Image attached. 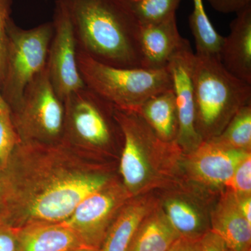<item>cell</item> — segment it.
Returning a JSON list of instances; mask_svg holds the SVG:
<instances>
[{"label": "cell", "mask_w": 251, "mask_h": 251, "mask_svg": "<svg viewBox=\"0 0 251 251\" xmlns=\"http://www.w3.org/2000/svg\"><path fill=\"white\" fill-rule=\"evenodd\" d=\"M87 154L64 140L20 142L0 171L4 195L0 221L18 229L66 221L81 201L112 179Z\"/></svg>", "instance_id": "1"}, {"label": "cell", "mask_w": 251, "mask_h": 251, "mask_svg": "<svg viewBox=\"0 0 251 251\" xmlns=\"http://www.w3.org/2000/svg\"><path fill=\"white\" fill-rule=\"evenodd\" d=\"M67 11L77 52L105 65L143 68L141 25L131 0H57Z\"/></svg>", "instance_id": "2"}, {"label": "cell", "mask_w": 251, "mask_h": 251, "mask_svg": "<svg viewBox=\"0 0 251 251\" xmlns=\"http://www.w3.org/2000/svg\"><path fill=\"white\" fill-rule=\"evenodd\" d=\"M196 128L202 141L219 135L238 110L251 102V85L229 74L215 56L195 54Z\"/></svg>", "instance_id": "3"}, {"label": "cell", "mask_w": 251, "mask_h": 251, "mask_svg": "<svg viewBox=\"0 0 251 251\" xmlns=\"http://www.w3.org/2000/svg\"><path fill=\"white\" fill-rule=\"evenodd\" d=\"M123 135L120 173L130 196H138L159 184L168 169L163 155L181 151L176 143L160 139L139 114L114 107Z\"/></svg>", "instance_id": "4"}, {"label": "cell", "mask_w": 251, "mask_h": 251, "mask_svg": "<svg viewBox=\"0 0 251 251\" xmlns=\"http://www.w3.org/2000/svg\"><path fill=\"white\" fill-rule=\"evenodd\" d=\"M77 64L86 87L123 110L135 111L150 97L173 87L168 68L149 70L110 67L78 52Z\"/></svg>", "instance_id": "5"}, {"label": "cell", "mask_w": 251, "mask_h": 251, "mask_svg": "<svg viewBox=\"0 0 251 251\" xmlns=\"http://www.w3.org/2000/svg\"><path fill=\"white\" fill-rule=\"evenodd\" d=\"M53 32L52 22L25 29L10 19L4 75L0 85L1 97L10 112L18 106L31 81L46 69Z\"/></svg>", "instance_id": "6"}, {"label": "cell", "mask_w": 251, "mask_h": 251, "mask_svg": "<svg viewBox=\"0 0 251 251\" xmlns=\"http://www.w3.org/2000/svg\"><path fill=\"white\" fill-rule=\"evenodd\" d=\"M10 113L21 142L56 143L64 138L65 106L51 84L47 69L31 81Z\"/></svg>", "instance_id": "7"}, {"label": "cell", "mask_w": 251, "mask_h": 251, "mask_svg": "<svg viewBox=\"0 0 251 251\" xmlns=\"http://www.w3.org/2000/svg\"><path fill=\"white\" fill-rule=\"evenodd\" d=\"M65 122L63 140L85 150L111 146L123 137L115 117L114 106L87 87L64 100Z\"/></svg>", "instance_id": "8"}, {"label": "cell", "mask_w": 251, "mask_h": 251, "mask_svg": "<svg viewBox=\"0 0 251 251\" xmlns=\"http://www.w3.org/2000/svg\"><path fill=\"white\" fill-rule=\"evenodd\" d=\"M131 198L123 184L111 179L81 201L63 223L85 247L99 249L114 220Z\"/></svg>", "instance_id": "9"}, {"label": "cell", "mask_w": 251, "mask_h": 251, "mask_svg": "<svg viewBox=\"0 0 251 251\" xmlns=\"http://www.w3.org/2000/svg\"><path fill=\"white\" fill-rule=\"evenodd\" d=\"M54 32L48 54V74L57 96L64 101L75 91L85 87L77 64V46L67 11L56 1Z\"/></svg>", "instance_id": "10"}, {"label": "cell", "mask_w": 251, "mask_h": 251, "mask_svg": "<svg viewBox=\"0 0 251 251\" xmlns=\"http://www.w3.org/2000/svg\"><path fill=\"white\" fill-rule=\"evenodd\" d=\"M195 53L186 39L173 54L168 64L177 110L179 132L176 143L181 151L189 153L202 143L196 128L193 67Z\"/></svg>", "instance_id": "11"}, {"label": "cell", "mask_w": 251, "mask_h": 251, "mask_svg": "<svg viewBox=\"0 0 251 251\" xmlns=\"http://www.w3.org/2000/svg\"><path fill=\"white\" fill-rule=\"evenodd\" d=\"M251 151L226 146L210 139L188 153L186 169L193 179L209 186L227 184L238 165Z\"/></svg>", "instance_id": "12"}, {"label": "cell", "mask_w": 251, "mask_h": 251, "mask_svg": "<svg viewBox=\"0 0 251 251\" xmlns=\"http://www.w3.org/2000/svg\"><path fill=\"white\" fill-rule=\"evenodd\" d=\"M229 29L220 59L229 74L251 85V5L237 13Z\"/></svg>", "instance_id": "13"}, {"label": "cell", "mask_w": 251, "mask_h": 251, "mask_svg": "<svg viewBox=\"0 0 251 251\" xmlns=\"http://www.w3.org/2000/svg\"><path fill=\"white\" fill-rule=\"evenodd\" d=\"M143 69L161 70L168 68L173 54L186 39L180 35L176 15L156 24L141 25Z\"/></svg>", "instance_id": "14"}, {"label": "cell", "mask_w": 251, "mask_h": 251, "mask_svg": "<svg viewBox=\"0 0 251 251\" xmlns=\"http://www.w3.org/2000/svg\"><path fill=\"white\" fill-rule=\"evenodd\" d=\"M211 230L233 251H251V224L239 207L234 193L227 190L209 215Z\"/></svg>", "instance_id": "15"}, {"label": "cell", "mask_w": 251, "mask_h": 251, "mask_svg": "<svg viewBox=\"0 0 251 251\" xmlns=\"http://www.w3.org/2000/svg\"><path fill=\"white\" fill-rule=\"evenodd\" d=\"M18 251H71L85 247L64 223L29 225L16 229Z\"/></svg>", "instance_id": "16"}, {"label": "cell", "mask_w": 251, "mask_h": 251, "mask_svg": "<svg viewBox=\"0 0 251 251\" xmlns=\"http://www.w3.org/2000/svg\"><path fill=\"white\" fill-rule=\"evenodd\" d=\"M156 206L151 198L130 199L109 227L99 251H128L140 223Z\"/></svg>", "instance_id": "17"}, {"label": "cell", "mask_w": 251, "mask_h": 251, "mask_svg": "<svg viewBox=\"0 0 251 251\" xmlns=\"http://www.w3.org/2000/svg\"><path fill=\"white\" fill-rule=\"evenodd\" d=\"M134 112L143 117L160 139L176 143L179 122L173 87L150 97Z\"/></svg>", "instance_id": "18"}, {"label": "cell", "mask_w": 251, "mask_h": 251, "mask_svg": "<svg viewBox=\"0 0 251 251\" xmlns=\"http://www.w3.org/2000/svg\"><path fill=\"white\" fill-rule=\"evenodd\" d=\"M179 237L161 206H156L140 223L128 251H168Z\"/></svg>", "instance_id": "19"}, {"label": "cell", "mask_w": 251, "mask_h": 251, "mask_svg": "<svg viewBox=\"0 0 251 251\" xmlns=\"http://www.w3.org/2000/svg\"><path fill=\"white\" fill-rule=\"evenodd\" d=\"M162 209L180 237L201 239L211 229L209 217L190 198L171 196Z\"/></svg>", "instance_id": "20"}, {"label": "cell", "mask_w": 251, "mask_h": 251, "mask_svg": "<svg viewBox=\"0 0 251 251\" xmlns=\"http://www.w3.org/2000/svg\"><path fill=\"white\" fill-rule=\"evenodd\" d=\"M193 9L188 21L196 41L195 54L220 57L224 37L213 27L206 14L202 0H193Z\"/></svg>", "instance_id": "21"}, {"label": "cell", "mask_w": 251, "mask_h": 251, "mask_svg": "<svg viewBox=\"0 0 251 251\" xmlns=\"http://www.w3.org/2000/svg\"><path fill=\"white\" fill-rule=\"evenodd\" d=\"M211 139L229 148L251 151V103L239 109L221 133Z\"/></svg>", "instance_id": "22"}, {"label": "cell", "mask_w": 251, "mask_h": 251, "mask_svg": "<svg viewBox=\"0 0 251 251\" xmlns=\"http://www.w3.org/2000/svg\"><path fill=\"white\" fill-rule=\"evenodd\" d=\"M181 0H131L140 25L156 24L176 15Z\"/></svg>", "instance_id": "23"}, {"label": "cell", "mask_w": 251, "mask_h": 251, "mask_svg": "<svg viewBox=\"0 0 251 251\" xmlns=\"http://www.w3.org/2000/svg\"><path fill=\"white\" fill-rule=\"evenodd\" d=\"M21 142L12 120L11 113L0 112V171L7 163L16 145Z\"/></svg>", "instance_id": "24"}, {"label": "cell", "mask_w": 251, "mask_h": 251, "mask_svg": "<svg viewBox=\"0 0 251 251\" xmlns=\"http://www.w3.org/2000/svg\"><path fill=\"white\" fill-rule=\"evenodd\" d=\"M251 155H249L238 165L231 179L226 184L229 191L236 194L251 195Z\"/></svg>", "instance_id": "25"}, {"label": "cell", "mask_w": 251, "mask_h": 251, "mask_svg": "<svg viewBox=\"0 0 251 251\" xmlns=\"http://www.w3.org/2000/svg\"><path fill=\"white\" fill-rule=\"evenodd\" d=\"M12 0H0V85L4 78L6 64L7 26L11 19Z\"/></svg>", "instance_id": "26"}, {"label": "cell", "mask_w": 251, "mask_h": 251, "mask_svg": "<svg viewBox=\"0 0 251 251\" xmlns=\"http://www.w3.org/2000/svg\"><path fill=\"white\" fill-rule=\"evenodd\" d=\"M211 7L222 14H237L251 5V0H206Z\"/></svg>", "instance_id": "27"}, {"label": "cell", "mask_w": 251, "mask_h": 251, "mask_svg": "<svg viewBox=\"0 0 251 251\" xmlns=\"http://www.w3.org/2000/svg\"><path fill=\"white\" fill-rule=\"evenodd\" d=\"M200 251H233L219 235L211 229L201 239Z\"/></svg>", "instance_id": "28"}, {"label": "cell", "mask_w": 251, "mask_h": 251, "mask_svg": "<svg viewBox=\"0 0 251 251\" xmlns=\"http://www.w3.org/2000/svg\"><path fill=\"white\" fill-rule=\"evenodd\" d=\"M0 251H18L16 229L0 221Z\"/></svg>", "instance_id": "29"}, {"label": "cell", "mask_w": 251, "mask_h": 251, "mask_svg": "<svg viewBox=\"0 0 251 251\" xmlns=\"http://www.w3.org/2000/svg\"><path fill=\"white\" fill-rule=\"evenodd\" d=\"M201 239H190L180 237L176 239L168 251H200Z\"/></svg>", "instance_id": "30"}, {"label": "cell", "mask_w": 251, "mask_h": 251, "mask_svg": "<svg viewBox=\"0 0 251 251\" xmlns=\"http://www.w3.org/2000/svg\"><path fill=\"white\" fill-rule=\"evenodd\" d=\"M234 195L239 210L245 219L251 224V195L236 194V193H234Z\"/></svg>", "instance_id": "31"}, {"label": "cell", "mask_w": 251, "mask_h": 251, "mask_svg": "<svg viewBox=\"0 0 251 251\" xmlns=\"http://www.w3.org/2000/svg\"><path fill=\"white\" fill-rule=\"evenodd\" d=\"M4 191H3L2 186H1V182H0V219L2 216L3 213H4Z\"/></svg>", "instance_id": "32"}, {"label": "cell", "mask_w": 251, "mask_h": 251, "mask_svg": "<svg viewBox=\"0 0 251 251\" xmlns=\"http://www.w3.org/2000/svg\"><path fill=\"white\" fill-rule=\"evenodd\" d=\"M0 112L1 113H10V109L8 106L7 104L5 103L4 99L1 95V92H0Z\"/></svg>", "instance_id": "33"}, {"label": "cell", "mask_w": 251, "mask_h": 251, "mask_svg": "<svg viewBox=\"0 0 251 251\" xmlns=\"http://www.w3.org/2000/svg\"><path fill=\"white\" fill-rule=\"evenodd\" d=\"M71 251H99V249L87 247H82Z\"/></svg>", "instance_id": "34"}]
</instances>
